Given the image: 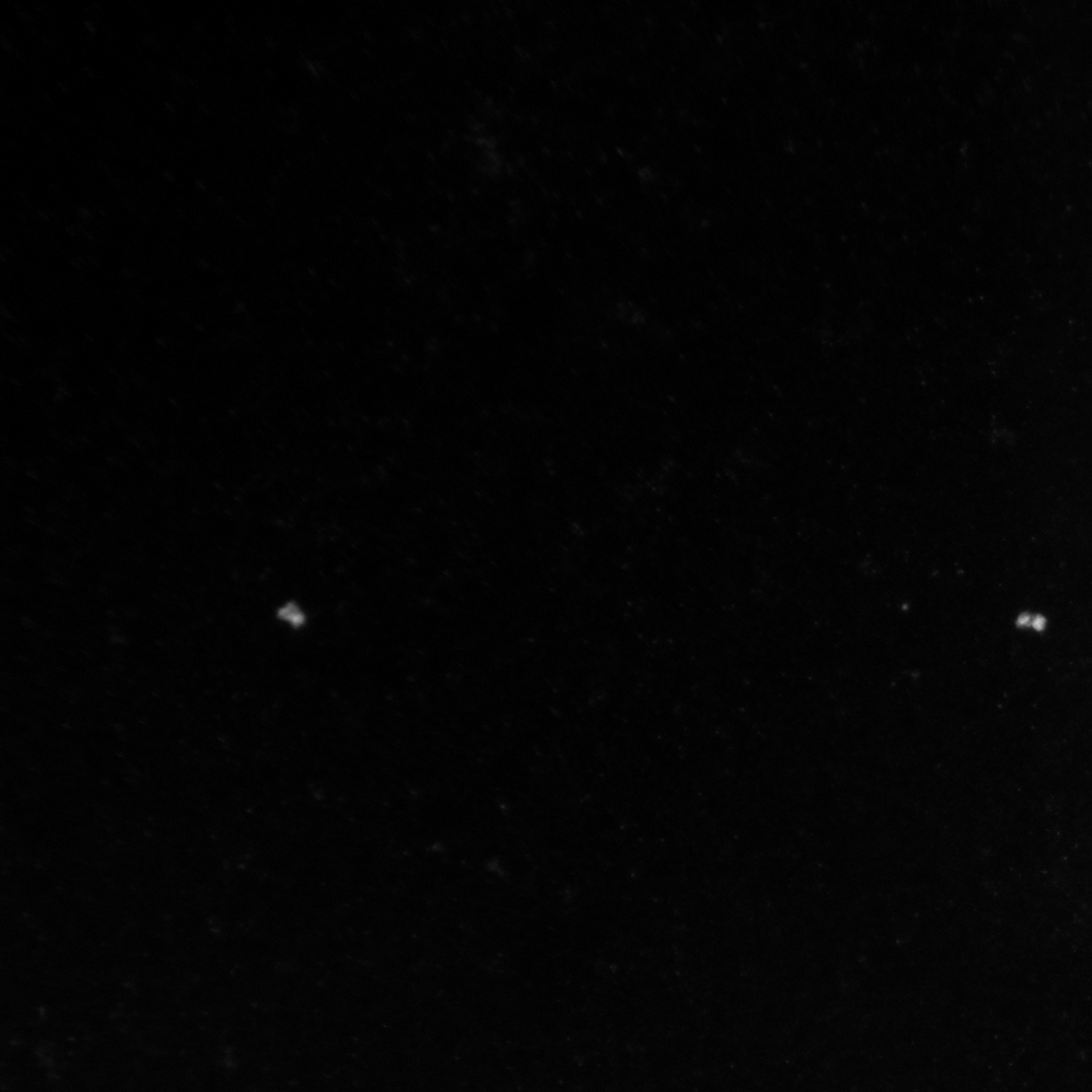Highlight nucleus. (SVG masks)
I'll return each mask as SVG.
<instances>
[{
	"label": "nucleus",
	"instance_id": "f257e3e1",
	"mask_svg": "<svg viewBox=\"0 0 1092 1092\" xmlns=\"http://www.w3.org/2000/svg\"><path fill=\"white\" fill-rule=\"evenodd\" d=\"M1032 626L1035 627L1037 631H1042L1045 627V619L1041 617H1038L1035 620L1032 621Z\"/></svg>",
	"mask_w": 1092,
	"mask_h": 1092
},
{
	"label": "nucleus",
	"instance_id": "f03ea898",
	"mask_svg": "<svg viewBox=\"0 0 1092 1092\" xmlns=\"http://www.w3.org/2000/svg\"><path fill=\"white\" fill-rule=\"evenodd\" d=\"M1028 622H1029V618H1028V617H1021V618L1019 619V624H1020V625L1027 624Z\"/></svg>",
	"mask_w": 1092,
	"mask_h": 1092
}]
</instances>
